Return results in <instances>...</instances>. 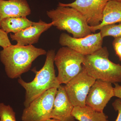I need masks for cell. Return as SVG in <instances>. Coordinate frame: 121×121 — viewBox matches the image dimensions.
Returning <instances> with one entry per match:
<instances>
[{"label": "cell", "mask_w": 121, "mask_h": 121, "mask_svg": "<svg viewBox=\"0 0 121 121\" xmlns=\"http://www.w3.org/2000/svg\"><path fill=\"white\" fill-rule=\"evenodd\" d=\"M47 53L44 49L33 45L11 44L0 51V60L4 66L7 76L14 79L20 78L22 74L27 72L33 61Z\"/></svg>", "instance_id": "cell-1"}, {"label": "cell", "mask_w": 121, "mask_h": 121, "mask_svg": "<svg viewBox=\"0 0 121 121\" xmlns=\"http://www.w3.org/2000/svg\"><path fill=\"white\" fill-rule=\"evenodd\" d=\"M55 55V50L48 51L43 67L39 71H37L35 68L32 69L35 75L31 82H26L20 77L18 79L19 84L26 91L24 103L25 108L27 107L32 101L47 91L52 88L58 89L60 85L56 75L54 67Z\"/></svg>", "instance_id": "cell-2"}, {"label": "cell", "mask_w": 121, "mask_h": 121, "mask_svg": "<svg viewBox=\"0 0 121 121\" xmlns=\"http://www.w3.org/2000/svg\"><path fill=\"white\" fill-rule=\"evenodd\" d=\"M106 47L91 55L85 56L83 67L87 73L95 80L111 83L121 82V65L111 61Z\"/></svg>", "instance_id": "cell-3"}, {"label": "cell", "mask_w": 121, "mask_h": 121, "mask_svg": "<svg viewBox=\"0 0 121 121\" xmlns=\"http://www.w3.org/2000/svg\"><path fill=\"white\" fill-rule=\"evenodd\" d=\"M58 6L47 12L53 26L58 30L66 31L74 38H82L91 34L90 26L82 13L73 8Z\"/></svg>", "instance_id": "cell-4"}, {"label": "cell", "mask_w": 121, "mask_h": 121, "mask_svg": "<svg viewBox=\"0 0 121 121\" xmlns=\"http://www.w3.org/2000/svg\"><path fill=\"white\" fill-rule=\"evenodd\" d=\"M85 56L67 47L59 49L54 63L58 69L57 78L60 84H66L82 71Z\"/></svg>", "instance_id": "cell-5"}, {"label": "cell", "mask_w": 121, "mask_h": 121, "mask_svg": "<svg viewBox=\"0 0 121 121\" xmlns=\"http://www.w3.org/2000/svg\"><path fill=\"white\" fill-rule=\"evenodd\" d=\"M57 88L47 91L25 108L21 117L22 121H45L51 115Z\"/></svg>", "instance_id": "cell-6"}, {"label": "cell", "mask_w": 121, "mask_h": 121, "mask_svg": "<svg viewBox=\"0 0 121 121\" xmlns=\"http://www.w3.org/2000/svg\"><path fill=\"white\" fill-rule=\"evenodd\" d=\"M95 80L87 73L83 67L78 74L64 86L69 100L74 107L86 106L87 97Z\"/></svg>", "instance_id": "cell-7"}, {"label": "cell", "mask_w": 121, "mask_h": 121, "mask_svg": "<svg viewBox=\"0 0 121 121\" xmlns=\"http://www.w3.org/2000/svg\"><path fill=\"white\" fill-rule=\"evenodd\" d=\"M103 38L100 32L82 38L72 37L63 33L60 35L59 43L63 47H67L84 56L94 53L102 47Z\"/></svg>", "instance_id": "cell-8"}, {"label": "cell", "mask_w": 121, "mask_h": 121, "mask_svg": "<svg viewBox=\"0 0 121 121\" xmlns=\"http://www.w3.org/2000/svg\"><path fill=\"white\" fill-rule=\"evenodd\" d=\"M110 0H75L69 4L59 2L58 5L73 8L82 14L89 26H98L102 20L103 13Z\"/></svg>", "instance_id": "cell-9"}, {"label": "cell", "mask_w": 121, "mask_h": 121, "mask_svg": "<svg viewBox=\"0 0 121 121\" xmlns=\"http://www.w3.org/2000/svg\"><path fill=\"white\" fill-rule=\"evenodd\" d=\"M113 97L112 83L96 80L89 91L86 99V105L99 112H103L107 104Z\"/></svg>", "instance_id": "cell-10"}, {"label": "cell", "mask_w": 121, "mask_h": 121, "mask_svg": "<svg viewBox=\"0 0 121 121\" xmlns=\"http://www.w3.org/2000/svg\"><path fill=\"white\" fill-rule=\"evenodd\" d=\"M53 26L52 22L47 23L40 19L31 26L15 34H10L12 41H16L20 46L33 45L37 43L41 34Z\"/></svg>", "instance_id": "cell-11"}, {"label": "cell", "mask_w": 121, "mask_h": 121, "mask_svg": "<svg viewBox=\"0 0 121 121\" xmlns=\"http://www.w3.org/2000/svg\"><path fill=\"white\" fill-rule=\"evenodd\" d=\"M74 106L69 100L64 86H59L54 99L51 118L60 121H75L72 115Z\"/></svg>", "instance_id": "cell-12"}, {"label": "cell", "mask_w": 121, "mask_h": 121, "mask_svg": "<svg viewBox=\"0 0 121 121\" xmlns=\"http://www.w3.org/2000/svg\"><path fill=\"white\" fill-rule=\"evenodd\" d=\"M31 13L26 0H0V24L4 18L27 17Z\"/></svg>", "instance_id": "cell-13"}, {"label": "cell", "mask_w": 121, "mask_h": 121, "mask_svg": "<svg viewBox=\"0 0 121 121\" xmlns=\"http://www.w3.org/2000/svg\"><path fill=\"white\" fill-rule=\"evenodd\" d=\"M117 23H121V2L117 0H110L103 10L101 23L97 26H90V29L91 32H94L103 26Z\"/></svg>", "instance_id": "cell-14"}, {"label": "cell", "mask_w": 121, "mask_h": 121, "mask_svg": "<svg viewBox=\"0 0 121 121\" xmlns=\"http://www.w3.org/2000/svg\"><path fill=\"white\" fill-rule=\"evenodd\" d=\"M72 115L79 121H109L103 112H99L87 105L74 107Z\"/></svg>", "instance_id": "cell-15"}, {"label": "cell", "mask_w": 121, "mask_h": 121, "mask_svg": "<svg viewBox=\"0 0 121 121\" xmlns=\"http://www.w3.org/2000/svg\"><path fill=\"white\" fill-rule=\"evenodd\" d=\"M34 23L27 17H7L1 21L0 28L8 34H15L31 26Z\"/></svg>", "instance_id": "cell-16"}, {"label": "cell", "mask_w": 121, "mask_h": 121, "mask_svg": "<svg viewBox=\"0 0 121 121\" xmlns=\"http://www.w3.org/2000/svg\"><path fill=\"white\" fill-rule=\"evenodd\" d=\"M100 33L102 38L111 36L114 39L121 37V23L108 25L103 26L100 29Z\"/></svg>", "instance_id": "cell-17"}, {"label": "cell", "mask_w": 121, "mask_h": 121, "mask_svg": "<svg viewBox=\"0 0 121 121\" xmlns=\"http://www.w3.org/2000/svg\"><path fill=\"white\" fill-rule=\"evenodd\" d=\"M0 121H17L13 109L3 103H0Z\"/></svg>", "instance_id": "cell-18"}, {"label": "cell", "mask_w": 121, "mask_h": 121, "mask_svg": "<svg viewBox=\"0 0 121 121\" xmlns=\"http://www.w3.org/2000/svg\"><path fill=\"white\" fill-rule=\"evenodd\" d=\"M8 35V33L0 28V46L3 48L12 44Z\"/></svg>", "instance_id": "cell-19"}, {"label": "cell", "mask_w": 121, "mask_h": 121, "mask_svg": "<svg viewBox=\"0 0 121 121\" xmlns=\"http://www.w3.org/2000/svg\"><path fill=\"white\" fill-rule=\"evenodd\" d=\"M112 44L116 55L121 61V37L114 39Z\"/></svg>", "instance_id": "cell-20"}, {"label": "cell", "mask_w": 121, "mask_h": 121, "mask_svg": "<svg viewBox=\"0 0 121 121\" xmlns=\"http://www.w3.org/2000/svg\"><path fill=\"white\" fill-rule=\"evenodd\" d=\"M115 110L117 111L118 114L116 121H121V99H116L112 104Z\"/></svg>", "instance_id": "cell-21"}, {"label": "cell", "mask_w": 121, "mask_h": 121, "mask_svg": "<svg viewBox=\"0 0 121 121\" xmlns=\"http://www.w3.org/2000/svg\"><path fill=\"white\" fill-rule=\"evenodd\" d=\"M115 86L113 87L114 97H117L121 99V86L116 83L114 84Z\"/></svg>", "instance_id": "cell-22"}, {"label": "cell", "mask_w": 121, "mask_h": 121, "mask_svg": "<svg viewBox=\"0 0 121 121\" xmlns=\"http://www.w3.org/2000/svg\"><path fill=\"white\" fill-rule=\"evenodd\" d=\"M45 121H59V120H56V119H52V118H51V119H48V120H46Z\"/></svg>", "instance_id": "cell-23"}, {"label": "cell", "mask_w": 121, "mask_h": 121, "mask_svg": "<svg viewBox=\"0 0 121 121\" xmlns=\"http://www.w3.org/2000/svg\"><path fill=\"white\" fill-rule=\"evenodd\" d=\"M117 1H120V2H121V0H117Z\"/></svg>", "instance_id": "cell-24"}]
</instances>
